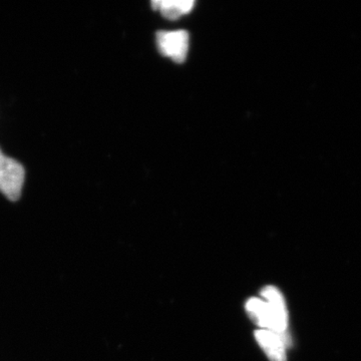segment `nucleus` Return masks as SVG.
I'll list each match as a JSON object with an SVG mask.
<instances>
[{
    "mask_svg": "<svg viewBox=\"0 0 361 361\" xmlns=\"http://www.w3.org/2000/svg\"><path fill=\"white\" fill-rule=\"evenodd\" d=\"M260 298L249 299L246 303V310L249 317L261 329L270 330L281 337L286 348L291 345V338L288 331V313L286 304L281 292L276 287L267 286L261 291Z\"/></svg>",
    "mask_w": 361,
    "mask_h": 361,
    "instance_id": "nucleus-1",
    "label": "nucleus"
},
{
    "mask_svg": "<svg viewBox=\"0 0 361 361\" xmlns=\"http://www.w3.org/2000/svg\"><path fill=\"white\" fill-rule=\"evenodd\" d=\"M25 171L20 163L0 149V192L11 201H18L25 183Z\"/></svg>",
    "mask_w": 361,
    "mask_h": 361,
    "instance_id": "nucleus-2",
    "label": "nucleus"
},
{
    "mask_svg": "<svg viewBox=\"0 0 361 361\" xmlns=\"http://www.w3.org/2000/svg\"><path fill=\"white\" fill-rule=\"evenodd\" d=\"M189 33L186 30H161L157 32V47L163 56L172 59L175 63L186 61L189 51Z\"/></svg>",
    "mask_w": 361,
    "mask_h": 361,
    "instance_id": "nucleus-3",
    "label": "nucleus"
},
{
    "mask_svg": "<svg viewBox=\"0 0 361 361\" xmlns=\"http://www.w3.org/2000/svg\"><path fill=\"white\" fill-rule=\"evenodd\" d=\"M255 338L270 361H286V345L281 337L270 330L259 329Z\"/></svg>",
    "mask_w": 361,
    "mask_h": 361,
    "instance_id": "nucleus-4",
    "label": "nucleus"
},
{
    "mask_svg": "<svg viewBox=\"0 0 361 361\" xmlns=\"http://www.w3.org/2000/svg\"><path fill=\"white\" fill-rule=\"evenodd\" d=\"M193 0H154L152 6L158 9L169 20H175L193 9Z\"/></svg>",
    "mask_w": 361,
    "mask_h": 361,
    "instance_id": "nucleus-5",
    "label": "nucleus"
}]
</instances>
